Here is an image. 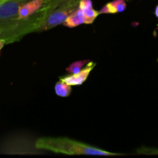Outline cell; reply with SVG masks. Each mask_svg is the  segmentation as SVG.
I'll return each mask as SVG.
<instances>
[{
  "label": "cell",
  "instance_id": "1",
  "mask_svg": "<svg viewBox=\"0 0 158 158\" xmlns=\"http://www.w3.org/2000/svg\"><path fill=\"white\" fill-rule=\"evenodd\" d=\"M35 146L40 151H50L56 154L66 155H89L104 157L123 155V154H117L105 151L87 143L63 137H40L35 141Z\"/></svg>",
  "mask_w": 158,
  "mask_h": 158
},
{
  "label": "cell",
  "instance_id": "2",
  "mask_svg": "<svg viewBox=\"0 0 158 158\" xmlns=\"http://www.w3.org/2000/svg\"><path fill=\"white\" fill-rule=\"evenodd\" d=\"M79 6L80 0H67L64 2L49 14L37 32L49 30L59 25L63 24L73 12L79 9Z\"/></svg>",
  "mask_w": 158,
  "mask_h": 158
},
{
  "label": "cell",
  "instance_id": "3",
  "mask_svg": "<svg viewBox=\"0 0 158 158\" xmlns=\"http://www.w3.org/2000/svg\"><path fill=\"white\" fill-rule=\"evenodd\" d=\"M96 66V63L90 61L81 71L76 74H71L64 77H60V80H63L70 86H80L86 82L89 73Z\"/></svg>",
  "mask_w": 158,
  "mask_h": 158
},
{
  "label": "cell",
  "instance_id": "4",
  "mask_svg": "<svg viewBox=\"0 0 158 158\" xmlns=\"http://www.w3.org/2000/svg\"><path fill=\"white\" fill-rule=\"evenodd\" d=\"M127 9L126 0H114L106 3L100 9V14H114L124 12Z\"/></svg>",
  "mask_w": 158,
  "mask_h": 158
},
{
  "label": "cell",
  "instance_id": "5",
  "mask_svg": "<svg viewBox=\"0 0 158 158\" xmlns=\"http://www.w3.org/2000/svg\"><path fill=\"white\" fill-rule=\"evenodd\" d=\"M82 24H85V15L83 10L79 8L77 10L73 12L66 21L63 23V25L66 27L73 29V28L77 27Z\"/></svg>",
  "mask_w": 158,
  "mask_h": 158
},
{
  "label": "cell",
  "instance_id": "6",
  "mask_svg": "<svg viewBox=\"0 0 158 158\" xmlns=\"http://www.w3.org/2000/svg\"><path fill=\"white\" fill-rule=\"evenodd\" d=\"M72 86L67 84L63 80H60L56 82L54 86L55 93L58 97H67L70 95L71 91H72Z\"/></svg>",
  "mask_w": 158,
  "mask_h": 158
},
{
  "label": "cell",
  "instance_id": "7",
  "mask_svg": "<svg viewBox=\"0 0 158 158\" xmlns=\"http://www.w3.org/2000/svg\"><path fill=\"white\" fill-rule=\"evenodd\" d=\"M90 61L89 60H77L69 64V66L66 68V70L71 74H76L81 71Z\"/></svg>",
  "mask_w": 158,
  "mask_h": 158
},
{
  "label": "cell",
  "instance_id": "8",
  "mask_svg": "<svg viewBox=\"0 0 158 158\" xmlns=\"http://www.w3.org/2000/svg\"><path fill=\"white\" fill-rule=\"evenodd\" d=\"M85 15V24H92L94 20L100 15L99 11L95 10L94 8H89L86 9H82Z\"/></svg>",
  "mask_w": 158,
  "mask_h": 158
},
{
  "label": "cell",
  "instance_id": "9",
  "mask_svg": "<svg viewBox=\"0 0 158 158\" xmlns=\"http://www.w3.org/2000/svg\"><path fill=\"white\" fill-rule=\"evenodd\" d=\"M139 154H145V155H158V148H140L137 151Z\"/></svg>",
  "mask_w": 158,
  "mask_h": 158
},
{
  "label": "cell",
  "instance_id": "10",
  "mask_svg": "<svg viewBox=\"0 0 158 158\" xmlns=\"http://www.w3.org/2000/svg\"><path fill=\"white\" fill-rule=\"evenodd\" d=\"M5 45H6V43H5V42H4V40H2V39L0 38V50H1V49H2L3 46H4Z\"/></svg>",
  "mask_w": 158,
  "mask_h": 158
},
{
  "label": "cell",
  "instance_id": "11",
  "mask_svg": "<svg viewBox=\"0 0 158 158\" xmlns=\"http://www.w3.org/2000/svg\"><path fill=\"white\" fill-rule=\"evenodd\" d=\"M154 14H155L156 17L158 19V5L157 6H156L155 8V11H154Z\"/></svg>",
  "mask_w": 158,
  "mask_h": 158
},
{
  "label": "cell",
  "instance_id": "12",
  "mask_svg": "<svg viewBox=\"0 0 158 158\" xmlns=\"http://www.w3.org/2000/svg\"><path fill=\"white\" fill-rule=\"evenodd\" d=\"M126 1H128V2H129V1H131V0H126Z\"/></svg>",
  "mask_w": 158,
  "mask_h": 158
},
{
  "label": "cell",
  "instance_id": "13",
  "mask_svg": "<svg viewBox=\"0 0 158 158\" xmlns=\"http://www.w3.org/2000/svg\"><path fill=\"white\" fill-rule=\"evenodd\" d=\"M157 29H158V26H157Z\"/></svg>",
  "mask_w": 158,
  "mask_h": 158
},
{
  "label": "cell",
  "instance_id": "14",
  "mask_svg": "<svg viewBox=\"0 0 158 158\" xmlns=\"http://www.w3.org/2000/svg\"><path fill=\"white\" fill-rule=\"evenodd\" d=\"M157 62H158V59H157Z\"/></svg>",
  "mask_w": 158,
  "mask_h": 158
},
{
  "label": "cell",
  "instance_id": "15",
  "mask_svg": "<svg viewBox=\"0 0 158 158\" xmlns=\"http://www.w3.org/2000/svg\"><path fill=\"white\" fill-rule=\"evenodd\" d=\"M0 1H2V0H0Z\"/></svg>",
  "mask_w": 158,
  "mask_h": 158
}]
</instances>
